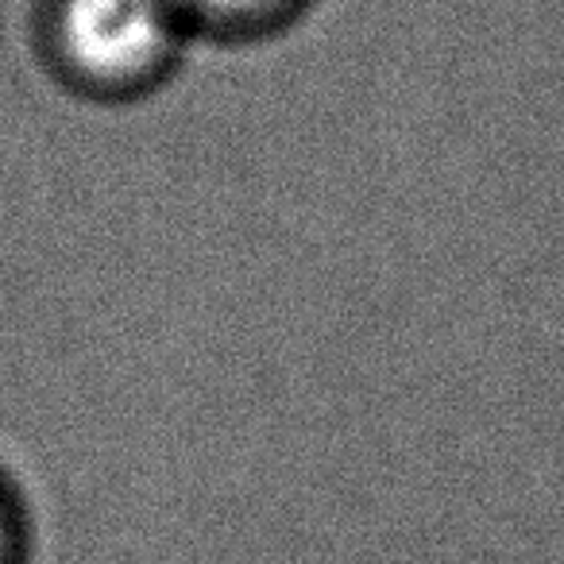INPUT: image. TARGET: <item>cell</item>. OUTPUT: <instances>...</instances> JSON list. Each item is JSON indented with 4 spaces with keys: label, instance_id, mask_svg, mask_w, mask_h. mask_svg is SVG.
<instances>
[{
    "label": "cell",
    "instance_id": "3957f363",
    "mask_svg": "<svg viewBox=\"0 0 564 564\" xmlns=\"http://www.w3.org/2000/svg\"><path fill=\"white\" fill-rule=\"evenodd\" d=\"M0 564H20V514L4 491H0Z\"/></svg>",
    "mask_w": 564,
    "mask_h": 564
},
{
    "label": "cell",
    "instance_id": "7a4b0ae2",
    "mask_svg": "<svg viewBox=\"0 0 564 564\" xmlns=\"http://www.w3.org/2000/svg\"><path fill=\"white\" fill-rule=\"evenodd\" d=\"M186 28H202V32H267V28L282 24L299 9L302 0H171Z\"/></svg>",
    "mask_w": 564,
    "mask_h": 564
},
{
    "label": "cell",
    "instance_id": "6da1fadb",
    "mask_svg": "<svg viewBox=\"0 0 564 564\" xmlns=\"http://www.w3.org/2000/svg\"><path fill=\"white\" fill-rule=\"evenodd\" d=\"M186 20L171 0H51V66L89 97H135L178 58Z\"/></svg>",
    "mask_w": 564,
    "mask_h": 564
}]
</instances>
